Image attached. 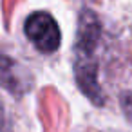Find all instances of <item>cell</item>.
Masks as SVG:
<instances>
[{
    "mask_svg": "<svg viewBox=\"0 0 132 132\" xmlns=\"http://www.w3.org/2000/svg\"><path fill=\"white\" fill-rule=\"evenodd\" d=\"M103 27L92 9H81L76 24L72 47V72L80 92L96 107L105 103V92L100 83V44Z\"/></svg>",
    "mask_w": 132,
    "mask_h": 132,
    "instance_id": "cell-1",
    "label": "cell"
},
{
    "mask_svg": "<svg viewBox=\"0 0 132 132\" xmlns=\"http://www.w3.org/2000/svg\"><path fill=\"white\" fill-rule=\"evenodd\" d=\"M24 33L26 38L33 44V47L44 54H51L62 45L60 26L47 11L31 13L24 22Z\"/></svg>",
    "mask_w": 132,
    "mask_h": 132,
    "instance_id": "cell-2",
    "label": "cell"
},
{
    "mask_svg": "<svg viewBox=\"0 0 132 132\" xmlns=\"http://www.w3.org/2000/svg\"><path fill=\"white\" fill-rule=\"evenodd\" d=\"M33 81V74L24 63L0 51V87L11 96L20 98L31 90Z\"/></svg>",
    "mask_w": 132,
    "mask_h": 132,
    "instance_id": "cell-3",
    "label": "cell"
},
{
    "mask_svg": "<svg viewBox=\"0 0 132 132\" xmlns=\"http://www.w3.org/2000/svg\"><path fill=\"white\" fill-rule=\"evenodd\" d=\"M0 132H11L9 128V121H7V116H6V110L0 103Z\"/></svg>",
    "mask_w": 132,
    "mask_h": 132,
    "instance_id": "cell-4",
    "label": "cell"
},
{
    "mask_svg": "<svg viewBox=\"0 0 132 132\" xmlns=\"http://www.w3.org/2000/svg\"><path fill=\"white\" fill-rule=\"evenodd\" d=\"M94 132H96V130H94Z\"/></svg>",
    "mask_w": 132,
    "mask_h": 132,
    "instance_id": "cell-5",
    "label": "cell"
}]
</instances>
